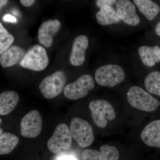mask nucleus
<instances>
[{"mask_svg":"<svg viewBox=\"0 0 160 160\" xmlns=\"http://www.w3.org/2000/svg\"><path fill=\"white\" fill-rule=\"evenodd\" d=\"M102 160H118L119 158L118 150L114 146L103 145L100 147Z\"/></svg>","mask_w":160,"mask_h":160,"instance_id":"obj_22","label":"nucleus"},{"mask_svg":"<svg viewBox=\"0 0 160 160\" xmlns=\"http://www.w3.org/2000/svg\"><path fill=\"white\" fill-rule=\"evenodd\" d=\"M144 83L148 92L160 97V72L149 73L145 78Z\"/></svg>","mask_w":160,"mask_h":160,"instance_id":"obj_20","label":"nucleus"},{"mask_svg":"<svg viewBox=\"0 0 160 160\" xmlns=\"http://www.w3.org/2000/svg\"><path fill=\"white\" fill-rule=\"evenodd\" d=\"M8 1L7 0H1L0 1V7L2 8L3 6L6 5L7 3L8 2Z\"/></svg>","mask_w":160,"mask_h":160,"instance_id":"obj_29","label":"nucleus"},{"mask_svg":"<svg viewBox=\"0 0 160 160\" xmlns=\"http://www.w3.org/2000/svg\"><path fill=\"white\" fill-rule=\"evenodd\" d=\"M26 54L25 50L19 46H11L1 54L0 64L3 68L11 67L22 60Z\"/></svg>","mask_w":160,"mask_h":160,"instance_id":"obj_14","label":"nucleus"},{"mask_svg":"<svg viewBox=\"0 0 160 160\" xmlns=\"http://www.w3.org/2000/svg\"><path fill=\"white\" fill-rule=\"evenodd\" d=\"M58 160H79L73 155H63L58 158Z\"/></svg>","mask_w":160,"mask_h":160,"instance_id":"obj_27","label":"nucleus"},{"mask_svg":"<svg viewBox=\"0 0 160 160\" xmlns=\"http://www.w3.org/2000/svg\"><path fill=\"white\" fill-rule=\"evenodd\" d=\"M72 138L80 147H88L94 142L92 127L89 122L79 118L71 120L69 127Z\"/></svg>","mask_w":160,"mask_h":160,"instance_id":"obj_4","label":"nucleus"},{"mask_svg":"<svg viewBox=\"0 0 160 160\" xmlns=\"http://www.w3.org/2000/svg\"><path fill=\"white\" fill-rule=\"evenodd\" d=\"M89 46V39L86 36L81 35L73 40L69 61L72 66L82 65L86 58V52Z\"/></svg>","mask_w":160,"mask_h":160,"instance_id":"obj_12","label":"nucleus"},{"mask_svg":"<svg viewBox=\"0 0 160 160\" xmlns=\"http://www.w3.org/2000/svg\"><path fill=\"white\" fill-rule=\"evenodd\" d=\"M66 83V77L64 72L58 70L45 78L40 83L39 88L44 97L52 99L64 90Z\"/></svg>","mask_w":160,"mask_h":160,"instance_id":"obj_6","label":"nucleus"},{"mask_svg":"<svg viewBox=\"0 0 160 160\" xmlns=\"http://www.w3.org/2000/svg\"><path fill=\"white\" fill-rule=\"evenodd\" d=\"M155 31L156 34L159 36H160V20L156 26Z\"/></svg>","mask_w":160,"mask_h":160,"instance_id":"obj_28","label":"nucleus"},{"mask_svg":"<svg viewBox=\"0 0 160 160\" xmlns=\"http://www.w3.org/2000/svg\"><path fill=\"white\" fill-rule=\"evenodd\" d=\"M3 21L5 22L16 23L17 22V19L14 16H12L11 15L7 14L5 15L3 17Z\"/></svg>","mask_w":160,"mask_h":160,"instance_id":"obj_25","label":"nucleus"},{"mask_svg":"<svg viewBox=\"0 0 160 160\" xmlns=\"http://www.w3.org/2000/svg\"><path fill=\"white\" fill-rule=\"evenodd\" d=\"M98 22L102 26L117 24L120 22L117 14L116 10L112 6H104L100 8L96 14Z\"/></svg>","mask_w":160,"mask_h":160,"instance_id":"obj_17","label":"nucleus"},{"mask_svg":"<svg viewBox=\"0 0 160 160\" xmlns=\"http://www.w3.org/2000/svg\"><path fill=\"white\" fill-rule=\"evenodd\" d=\"M127 99L130 106L142 111L152 112L160 106L159 100L139 86L130 87L127 93Z\"/></svg>","mask_w":160,"mask_h":160,"instance_id":"obj_1","label":"nucleus"},{"mask_svg":"<svg viewBox=\"0 0 160 160\" xmlns=\"http://www.w3.org/2000/svg\"><path fill=\"white\" fill-rule=\"evenodd\" d=\"M141 137L147 146L160 148V119L148 124L141 132Z\"/></svg>","mask_w":160,"mask_h":160,"instance_id":"obj_13","label":"nucleus"},{"mask_svg":"<svg viewBox=\"0 0 160 160\" xmlns=\"http://www.w3.org/2000/svg\"><path fill=\"white\" fill-rule=\"evenodd\" d=\"M117 1L116 0H98L96 1V5L98 7L101 8L104 6H112L116 4Z\"/></svg>","mask_w":160,"mask_h":160,"instance_id":"obj_24","label":"nucleus"},{"mask_svg":"<svg viewBox=\"0 0 160 160\" xmlns=\"http://www.w3.org/2000/svg\"><path fill=\"white\" fill-rule=\"evenodd\" d=\"M19 97L14 91L3 92L0 94V115H6L11 112L17 106Z\"/></svg>","mask_w":160,"mask_h":160,"instance_id":"obj_16","label":"nucleus"},{"mask_svg":"<svg viewBox=\"0 0 160 160\" xmlns=\"http://www.w3.org/2000/svg\"><path fill=\"white\" fill-rule=\"evenodd\" d=\"M20 2L25 7H30L35 2L34 0H20Z\"/></svg>","mask_w":160,"mask_h":160,"instance_id":"obj_26","label":"nucleus"},{"mask_svg":"<svg viewBox=\"0 0 160 160\" xmlns=\"http://www.w3.org/2000/svg\"><path fill=\"white\" fill-rule=\"evenodd\" d=\"M72 143V136L70 129L66 124L61 123L57 126L52 136L48 140L47 147L51 152L57 153L62 149H69Z\"/></svg>","mask_w":160,"mask_h":160,"instance_id":"obj_8","label":"nucleus"},{"mask_svg":"<svg viewBox=\"0 0 160 160\" xmlns=\"http://www.w3.org/2000/svg\"><path fill=\"white\" fill-rule=\"evenodd\" d=\"M138 52L142 62L147 67H153L160 62V47L158 45L141 46Z\"/></svg>","mask_w":160,"mask_h":160,"instance_id":"obj_15","label":"nucleus"},{"mask_svg":"<svg viewBox=\"0 0 160 160\" xmlns=\"http://www.w3.org/2000/svg\"><path fill=\"white\" fill-rule=\"evenodd\" d=\"M126 73L121 66L108 64L99 67L95 73V79L100 86L113 87L123 82Z\"/></svg>","mask_w":160,"mask_h":160,"instance_id":"obj_2","label":"nucleus"},{"mask_svg":"<svg viewBox=\"0 0 160 160\" xmlns=\"http://www.w3.org/2000/svg\"><path fill=\"white\" fill-rule=\"evenodd\" d=\"M61 26L58 20H49L42 23L38 31V39L46 48L51 46L53 36L57 33Z\"/></svg>","mask_w":160,"mask_h":160,"instance_id":"obj_11","label":"nucleus"},{"mask_svg":"<svg viewBox=\"0 0 160 160\" xmlns=\"http://www.w3.org/2000/svg\"><path fill=\"white\" fill-rule=\"evenodd\" d=\"M12 12H13V14L15 15H18V12L16 10H13Z\"/></svg>","mask_w":160,"mask_h":160,"instance_id":"obj_30","label":"nucleus"},{"mask_svg":"<svg viewBox=\"0 0 160 160\" xmlns=\"http://www.w3.org/2000/svg\"><path fill=\"white\" fill-rule=\"evenodd\" d=\"M14 41L13 36L3 27L2 23H0V54H2L9 49Z\"/></svg>","mask_w":160,"mask_h":160,"instance_id":"obj_21","label":"nucleus"},{"mask_svg":"<svg viewBox=\"0 0 160 160\" xmlns=\"http://www.w3.org/2000/svg\"><path fill=\"white\" fill-rule=\"evenodd\" d=\"M42 118L37 110L29 112L22 118L20 123V132L25 138H35L42 131Z\"/></svg>","mask_w":160,"mask_h":160,"instance_id":"obj_9","label":"nucleus"},{"mask_svg":"<svg viewBox=\"0 0 160 160\" xmlns=\"http://www.w3.org/2000/svg\"><path fill=\"white\" fill-rule=\"evenodd\" d=\"M19 141L18 138L12 133H2L0 137V154L10 153L17 146Z\"/></svg>","mask_w":160,"mask_h":160,"instance_id":"obj_19","label":"nucleus"},{"mask_svg":"<svg viewBox=\"0 0 160 160\" xmlns=\"http://www.w3.org/2000/svg\"><path fill=\"white\" fill-rule=\"evenodd\" d=\"M135 5L147 20L152 21L159 13V6L150 0H133Z\"/></svg>","mask_w":160,"mask_h":160,"instance_id":"obj_18","label":"nucleus"},{"mask_svg":"<svg viewBox=\"0 0 160 160\" xmlns=\"http://www.w3.org/2000/svg\"><path fill=\"white\" fill-rule=\"evenodd\" d=\"M117 14L118 18L131 26H138L140 18L136 10L135 6L129 0H119L116 3Z\"/></svg>","mask_w":160,"mask_h":160,"instance_id":"obj_10","label":"nucleus"},{"mask_svg":"<svg viewBox=\"0 0 160 160\" xmlns=\"http://www.w3.org/2000/svg\"><path fill=\"white\" fill-rule=\"evenodd\" d=\"M82 160H102L99 152L93 149H87L83 152Z\"/></svg>","mask_w":160,"mask_h":160,"instance_id":"obj_23","label":"nucleus"},{"mask_svg":"<svg viewBox=\"0 0 160 160\" xmlns=\"http://www.w3.org/2000/svg\"><path fill=\"white\" fill-rule=\"evenodd\" d=\"M89 108L93 122L100 128H105L108 121L116 118V112L112 105L108 101L102 99L93 100L90 102Z\"/></svg>","mask_w":160,"mask_h":160,"instance_id":"obj_3","label":"nucleus"},{"mask_svg":"<svg viewBox=\"0 0 160 160\" xmlns=\"http://www.w3.org/2000/svg\"><path fill=\"white\" fill-rule=\"evenodd\" d=\"M49 60L45 48L39 45L32 46L20 62L23 67L34 71L44 70L49 64Z\"/></svg>","mask_w":160,"mask_h":160,"instance_id":"obj_5","label":"nucleus"},{"mask_svg":"<svg viewBox=\"0 0 160 160\" xmlns=\"http://www.w3.org/2000/svg\"><path fill=\"white\" fill-rule=\"evenodd\" d=\"M93 78L89 74L80 77L76 81L68 84L64 90V95L70 100H77L85 97L94 88Z\"/></svg>","mask_w":160,"mask_h":160,"instance_id":"obj_7","label":"nucleus"}]
</instances>
